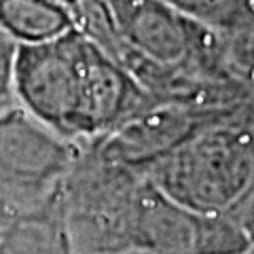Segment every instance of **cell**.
Instances as JSON below:
<instances>
[{"mask_svg": "<svg viewBox=\"0 0 254 254\" xmlns=\"http://www.w3.org/2000/svg\"><path fill=\"white\" fill-rule=\"evenodd\" d=\"M81 210H66L76 254H246L248 237L231 218L189 210L142 178Z\"/></svg>", "mask_w": 254, "mask_h": 254, "instance_id": "1", "label": "cell"}, {"mask_svg": "<svg viewBox=\"0 0 254 254\" xmlns=\"http://www.w3.org/2000/svg\"><path fill=\"white\" fill-rule=\"evenodd\" d=\"M144 178L189 210L233 220L254 190V115L237 104Z\"/></svg>", "mask_w": 254, "mask_h": 254, "instance_id": "2", "label": "cell"}, {"mask_svg": "<svg viewBox=\"0 0 254 254\" xmlns=\"http://www.w3.org/2000/svg\"><path fill=\"white\" fill-rule=\"evenodd\" d=\"M91 45L74 30L49 43L19 47L15 100L28 117L62 140H76Z\"/></svg>", "mask_w": 254, "mask_h": 254, "instance_id": "3", "label": "cell"}, {"mask_svg": "<svg viewBox=\"0 0 254 254\" xmlns=\"http://www.w3.org/2000/svg\"><path fill=\"white\" fill-rule=\"evenodd\" d=\"M68 146L21 108L0 117V231L60 193L72 161Z\"/></svg>", "mask_w": 254, "mask_h": 254, "instance_id": "4", "label": "cell"}, {"mask_svg": "<svg viewBox=\"0 0 254 254\" xmlns=\"http://www.w3.org/2000/svg\"><path fill=\"white\" fill-rule=\"evenodd\" d=\"M237 104L159 102L100 142V159L125 174H146Z\"/></svg>", "mask_w": 254, "mask_h": 254, "instance_id": "5", "label": "cell"}, {"mask_svg": "<svg viewBox=\"0 0 254 254\" xmlns=\"http://www.w3.org/2000/svg\"><path fill=\"white\" fill-rule=\"evenodd\" d=\"M0 254H76L66 225L62 190L41 210L0 231Z\"/></svg>", "mask_w": 254, "mask_h": 254, "instance_id": "6", "label": "cell"}, {"mask_svg": "<svg viewBox=\"0 0 254 254\" xmlns=\"http://www.w3.org/2000/svg\"><path fill=\"white\" fill-rule=\"evenodd\" d=\"M0 30L17 47L41 45L72 30L60 0H0Z\"/></svg>", "mask_w": 254, "mask_h": 254, "instance_id": "7", "label": "cell"}, {"mask_svg": "<svg viewBox=\"0 0 254 254\" xmlns=\"http://www.w3.org/2000/svg\"><path fill=\"white\" fill-rule=\"evenodd\" d=\"M163 2L214 30L229 28L237 19V0H163Z\"/></svg>", "mask_w": 254, "mask_h": 254, "instance_id": "8", "label": "cell"}, {"mask_svg": "<svg viewBox=\"0 0 254 254\" xmlns=\"http://www.w3.org/2000/svg\"><path fill=\"white\" fill-rule=\"evenodd\" d=\"M17 49L9 36L0 30V117L17 108L15 100V58Z\"/></svg>", "mask_w": 254, "mask_h": 254, "instance_id": "9", "label": "cell"}, {"mask_svg": "<svg viewBox=\"0 0 254 254\" xmlns=\"http://www.w3.org/2000/svg\"><path fill=\"white\" fill-rule=\"evenodd\" d=\"M246 254H254V242L250 244V248H248V252H246Z\"/></svg>", "mask_w": 254, "mask_h": 254, "instance_id": "10", "label": "cell"}, {"mask_svg": "<svg viewBox=\"0 0 254 254\" xmlns=\"http://www.w3.org/2000/svg\"><path fill=\"white\" fill-rule=\"evenodd\" d=\"M115 254H144V252H115Z\"/></svg>", "mask_w": 254, "mask_h": 254, "instance_id": "11", "label": "cell"}]
</instances>
